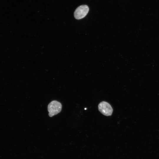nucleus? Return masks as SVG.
<instances>
[{
    "instance_id": "f257e3e1",
    "label": "nucleus",
    "mask_w": 159,
    "mask_h": 159,
    "mask_svg": "<svg viewBox=\"0 0 159 159\" xmlns=\"http://www.w3.org/2000/svg\"><path fill=\"white\" fill-rule=\"evenodd\" d=\"M62 105L57 101L51 102L48 106V110L49 117H52L59 113L61 111Z\"/></svg>"
},
{
    "instance_id": "f03ea898",
    "label": "nucleus",
    "mask_w": 159,
    "mask_h": 159,
    "mask_svg": "<svg viewBox=\"0 0 159 159\" xmlns=\"http://www.w3.org/2000/svg\"><path fill=\"white\" fill-rule=\"evenodd\" d=\"M88 6L86 5H83L78 6L74 12V16L75 19H80L85 17L89 11Z\"/></svg>"
},
{
    "instance_id": "7ed1b4c3",
    "label": "nucleus",
    "mask_w": 159,
    "mask_h": 159,
    "mask_svg": "<svg viewBox=\"0 0 159 159\" xmlns=\"http://www.w3.org/2000/svg\"><path fill=\"white\" fill-rule=\"evenodd\" d=\"M99 111L103 115L106 116H110L112 115L113 109L111 105L108 102L102 101L98 105Z\"/></svg>"
}]
</instances>
